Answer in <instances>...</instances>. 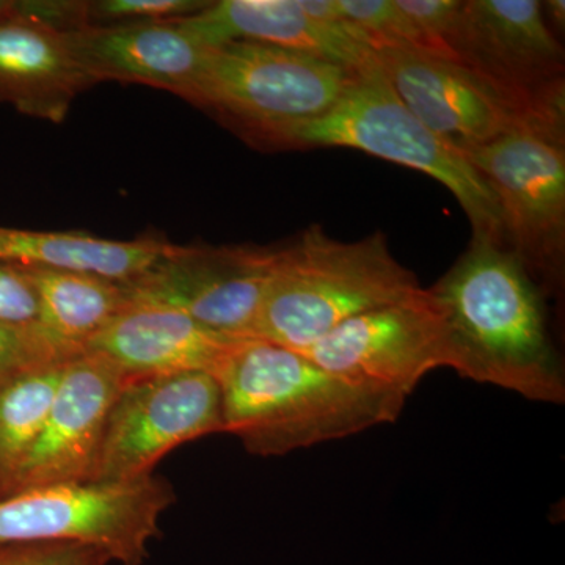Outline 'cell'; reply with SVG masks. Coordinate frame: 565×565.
<instances>
[{"mask_svg":"<svg viewBox=\"0 0 565 565\" xmlns=\"http://www.w3.org/2000/svg\"><path fill=\"white\" fill-rule=\"evenodd\" d=\"M429 289L444 316L451 370L535 403H564V370L544 299L514 252L471 241Z\"/></svg>","mask_w":565,"mask_h":565,"instance_id":"cell-1","label":"cell"},{"mask_svg":"<svg viewBox=\"0 0 565 565\" xmlns=\"http://www.w3.org/2000/svg\"><path fill=\"white\" fill-rule=\"evenodd\" d=\"M225 434L255 456H285L394 423L405 399L363 388L262 338L230 348L215 373Z\"/></svg>","mask_w":565,"mask_h":565,"instance_id":"cell-2","label":"cell"},{"mask_svg":"<svg viewBox=\"0 0 565 565\" xmlns=\"http://www.w3.org/2000/svg\"><path fill=\"white\" fill-rule=\"evenodd\" d=\"M422 289L390 252L382 233L333 239L311 226L278 250L255 338L303 352L356 316L401 302Z\"/></svg>","mask_w":565,"mask_h":565,"instance_id":"cell-3","label":"cell"},{"mask_svg":"<svg viewBox=\"0 0 565 565\" xmlns=\"http://www.w3.org/2000/svg\"><path fill=\"white\" fill-rule=\"evenodd\" d=\"M311 147L352 148L427 174L456 196L470 221L471 241L505 247L500 204L484 178L404 106L375 66L356 74L332 109L296 126L278 143Z\"/></svg>","mask_w":565,"mask_h":565,"instance_id":"cell-4","label":"cell"},{"mask_svg":"<svg viewBox=\"0 0 565 565\" xmlns=\"http://www.w3.org/2000/svg\"><path fill=\"white\" fill-rule=\"evenodd\" d=\"M356 74L305 52L228 41L212 46L188 102L248 143L278 148L286 132L332 109Z\"/></svg>","mask_w":565,"mask_h":565,"instance_id":"cell-5","label":"cell"},{"mask_svg":"<svg viewBox=\"0 0 565 565\" xmlns=\"http://www.w3.org/2000/svg\"><path fill=\"white\" fill-rule=\"evenodd\" d=\"M174 500L172 486L154 475L22 490L0 498V545L77 542L102 548L114 563L141 565Z\"/></svg>","mask_w":565,"mask_h":565,"instance_id":"cell-6","label":"cell"},{"mask_svg":"<svg viewBox=\"0 0 565 565\" xmlns=\"http://www.w3.org/2000/svg\"><path fill=\"white\" fill-rule=\"evenodd\" d=\"M564 114L545 115L465 152L503 215L505 247L557 285L565 250Z\"/></svg>","mask_w":565,"mask_h":565,"instance_id":"cell-7","label":"cell"},{"mask_svg":"<svg viewBox=\"0 0 565 565\" xmlns=\"http://www.w3.org/2000/svg\"><path fill=\"white\" fill-rule=\"evenodd\" d=\"M375 68L426 128L456 151L484 147L545 115L564 114V88L525 95L478 70L411 47H374Z\"/></svg>","mask_w":565,"mask_h":565,"instance_id":"cell-8","label":"cell"},{"mask_svg":"<svg viewBox=\"0 0 565 565\" xmlns=\"http://www.w3.org/2000/svg\"><path fill=\"white\" fill-rule=\"evenodd\" d=\"M211 434H225L214 375L191 371L128 381L107 416L92 482L148 478L163 456Z\"/></svg>","mask_w":565,"mask_h":565,"instance_id":"cell-9","label":"cell"},{"mask_svg":"<svg viewBox=\"0 0 565 565\" xmlns=\"http://www.w3.org/2000/svg\"><path fill=\"white\" fill-rule=\"evenodd\" d=\"M302 353L351 384L405 401L430 371L449 367L444 316L424 288L356 316Z\"/></svg>","mask_w":565,"mask_h":565,"instance_id":"cell-10","label":"cell"},{"mask_svg":"<svg viewBox=\"0 0 565 565\" xmlns=\"http://www.w3.org/2000/svg\"><path fill=\"white\" fill-rule=\"evenodd\" d=\"M278 250L178 245L172 256L122 285L131 300L172 307L223 337L255 338Z\"/></svg>","mask_w":565,"mask_h":565,"instance_id":"cell-11","label":"cell"},{"mask_svg":"<svg viewBox=\"0 0 565 565\" xmlns=\"http://www.w3.org/2000/svg\"><path fill=\"white\" fill-rule=\"evenodd\" d=\"M126 382L117 367L95 353L82 352L66 360L39 440L10 494L92 482L107 416Z\"/></svg>","mask_w":565,"mask_h":565,"instance_id":"cell-12","label":"cell"},{"mask_svg":"<svg viewBox=\"0 0 565 565\" xmlns=\"http://www.w3.org/2000/svg\"><path fill=\"white\" fill-rule=\"evenodd\" d=\"M446 44L457 61L512 90L535 96L564 88V50L537 0L462 2Z\"/></svg>","mask_w":565,"mask_h":565,"instance_id":"cell-13","label":"cell"},{"mask_svg":"<svg viewBox=\"0 0 565 565\" xmlns=\"http://www.w3.org/2000/svg\"><path fill=\"white\" fill-rule=\"evenodd\" d=\"M68 35L77 61L95 84L150 85L185 102L212 50L180 20L87 25Z\"/></svg>","mask_w":565,"mask_h":565,"instance_id":"cell-14","label":"cell"},{"mask_svg":"<svg viewBox=\"0 0 565 565\" xmlns=\"http://www.w3.org/2000/svg\"><path fill=\"white\" fill-rule=\"evenodd\" d=\"M236 341L172 307L129 299L82 352L102 356L128 381L191 371L215 377Z\"/></svg>","mask_w":565,"mask_h":565,"instance_id":"cell-15","label":"cell"},{"mask_svg":"<svg viewBox=\"0 0 565 565\" xmlns=\"http://www.w3.org/2000/svg\"><path fill=\"white\" fill-rule=\"evenodd\" d=\"M180 22L210 46L253 41L316 55L356 73L375 66L374 47L364 33L348 22L311 20L299 0H222Z\"/></svg>","mask_w":565,"mask_h":565,"instance_id":"cell-16","label":"cell"},{"mask_svg":"<svg viewBox=\"0 0 565 565\" xmlns=\"http://www.w3.org/2000/svg\"><path fill=\"white\" fill-rule=\"evenodd\" d=\"M93 85L68 32L28 13L21 0L0 18V103L29 117L62 122L74 99Z\"/></svg>","mask_w":565,"mask_h":565,"instance_id":"cell-17","label":"cell"},{"mask_svg":"<svg viewBox=\"0 0 565 565\" xmlns=\"http://www.w3.org/2000/svg\"><path fill=\"white\" fill-rule=\"evenodd\" d=\"M178 245L154 236L111 241L85 233L32 232L0 226V262L21 267L98 275L118 282L137 280Z\"/></svg>","mask_w":565,"mask_h":565,"instance_id":"cell-18","label":"cell"},{"mask_svg":"<svg viewBox=\"0 0 565 565\" xmlns=\"http://www.w3.org/2000/svg\"><path fill=\"white\" fill-rule=\"evenodd\" d=\"M39 296V326L62 351L79 355L129 302L122 282L70 270L22 267Z\"/></svg>","mask_w":565,"mask_h":565,"instance_id":"cell-19","label":"cell"},{"mask_svg":"<svg viewBox=\"0 0 565 565\" xmlns=\"http://www.w3.org/2000/svg\"><path fill=\"white\" fill-rule=\"evenodd\" d=\"M66 360L22 371L0 385V498L9 497L39 440Z\"/></svg>","mask_w":565,"mask_h":565,"instance_id":"cell-20","label":"cell"},{"mask_svg":"<svg viewBox=\"0 0 565 565\" xmlns=\"http://www.w3.org/2000/svg\"><path fill=\"white\" fill-rule=\"evenodd\" d=\"M71 359L39 326L0 322V385L41 364Z\"/></svg>","mask_w":565,"mask_h":565,"instance_id":"cell-21","label":"cell"},{"mask_svg":"<svg viewBox=\"0 0 565 565\" xmlns=\"http://www.w3.org/2000/svg\"><path fill=\"white\" fill-rule=\"evenodd\" d=\"M203 0H95L87 2L88 25L184 20L206 9Z\"/></svg>","mask_w":565,"mask_h":565,"instance_id":"cell-22","label":"cell"},{"mask_svg":"<svg viewBox=\"0 0 565 565\" xmlns=\"http://www.w3.org/2000/svg\"><path fill=\"white\" fill-rule=\"evenodd\" d=\"M111 557L96 546L77 542H33L0 545V565H110Z\"/></svg>","mask_w":565,"mask_h":565,"instance_id":"cell-23","label":"cell"},{"mask_svg":"<svg viewBox=\"0 0 565 565\" xmlns=\"http://www.w3.org/2000/svg\"><path fill=\"white\" fill-rule=\"evenodd\" d=\"M39 319V296L25 270L0 262V322L32 326Z\"/></svg>","mask_w":565,"mask_h":565,"instance_id":"cell-24","label":"cell"},{"mask_svg":"<svg viewBox=\"0 0 565 565\" xmlns=\"http://www.w3.org/2000/svg\"><path fill=\"white\" fill-rule=\"evenodd\" d=\"M397 7L435 46L449 52L448 36L455 29L462 2L457 0H396ZM456 58V57H455Z\"/></svg>","mask_w":565,"mask_h":565,"instance_id":"cell-25","label":"cell"},{"mask_svg":"<svg viewBox=\"0 0 565 565\" xmlns=\"http://www.w3.org/2000/svg\"><path fill=\"white\" fill-rule=\"evenodd\" d=\"M300 9L311 20L322 22V24H340V10H338L337 0H299Z\"/></svg>","mask_w":565,"mask_h":565,"instance_id":"cell-26","label":"cell"},{"mask_svg":"<svg viewBox=\"0 0 565 565\" xmlns=\"http://www.w3.org/2000/svg\"><path fill=\"white\" fill-rule=\"evenodd\" d=\"M545 6L546 11H548V17L552 18L557 25L561 24V28H563L565 22L564 0H552V2H546Z\"/></svg>","mask_w":565,"mask_h":565,"instance_id":"cell-27","label":"cell"},{"mask_svg":"<svg viewBox=\"0 0 565 565\" xmlns=\"http://www.w3.org/2000/svg\"><path fill=\"white\" fill-rule=\"evenodd\" d=\"M14 3H17V0H0V18L9 14L14 9Z\"/></svg>","mask_w":565,"mask_h":565,"instance_id":"cell-28","label":"cell"}]
</instances>
